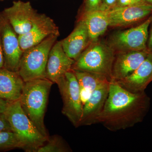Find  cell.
I'll return each instance as SVG.
<instances>
[{"label":"cell","instance_id":"obj_12","mask_svg":"<svg viewBox=\"0 0 152 152\" xmlns=\"http://www.w3.org/2000/svg\"><path fill=\"white\" fill-rule=\"evenodd\" d=\"M149 53L146 50L115 53L110 81H117L129 76L140 65Z\"/></svg>","mask_w":152,"mask_h":152},{"label":"cell","instance_id":"obj_4","mask_svg":"<svg viewBox=\"0 0 152 152\" xmlns=\"http://www.w3.org/2000/svg\"><path fill=\"white\" fill-rule=\"evenodd\" d=\"M115 52L106 42L91 43L75 61L72 69L89 72L105 77L110 81Z\"/></svg>","mask_w":152,"mask_h":152},{"label":"cell","instance_id":"obj_19","mask_svg":"<svg viewBox=\"0 0 152 152\" xmlns=\"http://www.w3.org/2000/svg\"><path fill=\"white\" fill-rule=\"evenodd\" d=\"M72 70L78 82L79 86L92 92L94 90L110 80L103 76L86 71Z\"/></svg>","mask_w":152,"mask_h":152},{"label":"cell","instance_id":"obj_25","mask_svg":"<svg viewBox=\"0 0 152 152\" xmlns=\"http://www.w3.org/2000/svg\"><path fill=\"white\" fill-rule=\"evenodd\" d=\"M80 93L81 100L82 101L83 105L84 106L90 98L92 92L83 87H80Z\"/></svg>","mask_w":152,"mask_h":152},{"label":"cell","instance_id":"obj_21","mask_svg":"<svg viewBox=\"0 0 152 152\" xmlns=\"http://www.w3.org/2000/svg\"><path fill=\"white\" fill-rule=\"evenodd\" d=\"M70 149L58 138L48 140L43 145L40 147L37 152H66L70 151Z\"/></svg>","mask_w":152,"mask_h":152},{"label":"cell","instance_id":"obj_3","mask_svg":"<svg viewBox=\"0 0 152 152\" xmlns=\"http://www.w3.org/2000/svg\"><path fill=\"white\" fill-rule=\"evenodd\" d=\"M12 131L16 134L27 152H37L49 138L43 135L22 108L20 100L11 102L4 113Z\"/></svg>","mask_w":152,"mask_h":152},{"label":"cell","instance_id":"obj_15","mask_svg":"<svg viewBox=\"0 0 152 152\" xmlns=\"http://www.w3.org/2000/svg\"><path fill=\"white\" fill-rule=\"evenodd\" d=\"M110 81L101 85L92 92L83 106L80 126H91L97 124L98 118L102 112L107 98Z\"/></svg>","mask_w":152,"mask_h":152},{"label":"cell","instance_id":"obj_22","mask_svg":"<svg viewBox=\"0 0 152 152\" xmlns=\"http://www.w3.org/2000/svg\"><path fill=\"white\" fill-rule=\"evenodd\" d=\"M102 0H84V5L83 12L99 10Z\"/></svg>","mask_w":152,"mask_h":152},{"label":"cell","instance_id":"obj_31","mask_svg":"<svg viewBox=\"0 0 152 152\" xmlns=\"http://www.w3.org/2000/svg\"><path fill=\"white\" fill-rule=\"evenodd\" d=\"M144 3H146L152 6V0H144Z\"/></svg>","mask_w":152,"mask_h":152},{"label":"cell","instance_id":"obj_30","mask_svg":"<svg viewBox=\"0 0 152 152\" xmlns=\"http://www.w3.org/2000/svg\"><path fill=\"white\" fill-rule=\"evenodd\" d=\"M144 3V0H131V5L140 4Z\"/></svg>","mask_w":152,"mask_h":152},{"label":"cell","instance_id":"obj_26","mask_svg":"<svg viewBox=\"0 0 152 152\" xmlns=\"http://www.w3.org/2000/svg\"><path fill=\"white\" fill-rule=\"evenodd\" d=\"M147 49L150 53H152V20L149 28L148 38L147 43Z\"/></svg>","mask_w":152,"mask_h":152},{"label":"cell","instance_id":"obj_7","mask_svg":"<svg viewBox=\"0 0 152 152\" xmlns=\"http://www.w3.org/2000/svg\"><path fill=\"white\" fill-rule=\"evenodd\" d=\"M56 84L62 98V113L77 127L80 126L83 105L81 100L78 82L72 70L60 78Z\"/></svg>","mask_w":152,"mask_h":152},{"label":"cell","instance_id":"obj_20","mask_svg":"<svg viewBox=\"0 0 152 152\" xmlns=\"http://www.w3.org/2000/svg\"><path fill=\"white\" fill-rule=\"evenodd\" d=\"M21 148L24 146L18 136L12 131L0 132V151Z\"/></svg>","mask_w":152,"mask_h":152},{"label":"cell","instance_id":"obj_32","mask_svg":"<svg viewBox=\"0 0 152 152\" xmlns=\"http://www.w3.org/2000/svg\"><path fill=\"white\" fill-rule=\"evenodd\" d=\"M5 1V0H0V1Z\"/></svg>","mask_w":152,"mask_h":152},{"label":"cell","instance_id":"obj_18","mask_svg":"<svg viewBox=\"0 0 152 152\" xmlns=\"http://www.w3.org/2000/svg\"><path fill=\"white\" fill-rule=\"evenodd\" d=\"M81 18L84 21L91 42L99 40L109 27L107 12L96 10L83 13Z\"/></svg>","mask_w":152,"mask_h":152},{"label":"cell","instance_id":"obj_2","mask_svg":"<svg viewBox=\"0 0 152 152\" xmlns=\"http://www.w3.org/2000/svg\"><path fill=\"white\" fill-rule=\"evenodd\" d=\"M53 82L46 78L25 82L20 100L24 111L40 132L48 138L44 124L49 93Z\"/></svg>","mask_w":152,"mask_h":152},{"label":"cell","instance_id":"obj_8","mask_svg":"<svg viewBox=\"0 0 152 152\" xmlns=\"http://www.w3.org/2000/svg\"><path fill=\"white\" fill-rule=\"evenodd\" d=\"M0 37L4 57V67L17 72L23 52L17 34L1 12H0Z\"/></svg>","mask_w":152,"mask_h":152},{"label":"cell","instance_id":"obj_23","mask_svg":"<svg viewBox=\"0 0 152 152\" xmlns=\"http://www.w3.org/2000/svg\"><path fill=\"white\" fill-rule=\"evenodd\" d=\"M117 0H102L99 10L107 12L116 7Z\"/></svg>","mask_w":152,"mask_h":152},{"label":"cell","instance_id":"obj_13","mask_svg":"<svg viewBox=\"0 0 152 152\" xmlns=\"http://www.w3.org/2000/svg\"><path fill=\"white\" fill-rule=\"evenodd\" d=\"M75 60L69 58L64 51L61 41H57L49 53L46 69V78L56 83L58 80L71 70Z\"/></svg>","mask_w":152,"mask_h":152},{"label":"cell","instance_id":"obj_28","mask_svg":"<svg viewBox=\"0 0 152 152\" xmlns=\"http://www.w3.org/2000/svg\"><path fill=\"white\" fill-rule=\"evenodd\" d=\"M131 0H117L116 7H122L130 6Z\"/></svg>","mask_w":152,"mask_h":152},{"label":"cell","instance_id":"obj_24","mask_svg":"<svg viewBox=\"0 0 152 152\" xmlns=\"http://www.w3.org/2000/svg\"><path fill=\"white\" fill-rule=\"evenodd\" d=\"M4 131H12L10 124L4 113H0V132Z\"/></svg>","mask_w":152,"mask_h":152},{"label":"cell","instance_id":"obj_5","mask_svg":"<svg viewBox=\"0 0 152 152\" xmlns=\"http://www.w3.org/2000/svg\"><path fill=\"white\" fill-rule=\"evenodd\" d=\"M58 37L49 36L40 43L23 52L18 73L24 81L46 78L49 53Z\"/></svg>","mask_w":152,"mask_h":152},{"label":"cell","instance_id":"obj_10","mask_svg":"<svg viewBox=\"0 0 152 152\" xmlns=\"http://www.w3.org/2000/svg\"><path fill=\"white\" fill-rule=\"evenodd\" d=\"M109 27H126L146 20L152 15V6L146 3L122 7L107 12Z\"/></svg>","mask_w":152,"mask_h":152},{"label":"cell","instance_id":"obj_1","mask_svg":"<svg viewBox=\"0 0 152 152\" xmlns=\"http://www.w3.org/2000/svg\"><path fill=\"white\" fill-rule=\"evenodd\" d=\"M151 99L145 92L134 94L110 81L107 98L97 124L112 132L132 127L143 121L149 110Z\"/></svg>","mask_w":152,"mask_h":152},{"label":"cell","instance_id":"obj_17","mask_svg":"<svg viewBox=\"0 0 152 152\" xmlns=\"http://www.w3.org/2000/svg\"><path fill=\"white\" fill-rule=\"evenodd\" d=\"M25 82L18 73L0 69V98L10 102L20 99Z\"/></svg>","mask_w":152,"mask_h":152},{"label":"cell","instance_id":"obj_6","mask_svg":"<svg viewBox=\"0 0 152 152\" xmlns=\"http://www.w3.org/2000/svg\"><path fill=\"white\" fill-rule=\"evenodd\" d=\"M152 20V15L138 26L115 32L106 42L115 53L146 50L149 28Z\"/></svg>","mask_w":152,"mask_h":152},{"label":"cell","instance_id":"obj_11","mask_svg":"<svg viewBox=\"0 0 152 152\" xmlns=\"http://www.w3.org/2000/svg\"><path fill=\"white\" fill-rule=\"evenodd\" d=\"M52 35L60 36L58 26L51 18L45 14L39 13L31 29L24 34L18 35L20 48L24 52Z\"/></svg>","mask_w":152,"mask_h":152},{"label":"cell","instance_id":"obj_9","mask_svg":"<svg viewBox=\"0 0 152 152\" xmlns=\"http://www.w3.org/2000/svg\"><path fill=\"white\" fill-rule=\"evenodd\" d=\"M1 12L18 35L27 33L39 15L31 3L21 1H15Z\"/></svg>","mask_w":152,"mask_h":152},{"label":"cell","instance_id":"obj_14","mask_svg":"<svg viewBox=\"0 0 152 152\" xmlns=\"http://www.w3.org/2000/svg\"><path fill=\"white\" fill-rule=\"evenodd\" d=\"M115 82L130 92L138 94L145 92L152 82V53H149L140 65L129 76Z\"/></svg>","mask_w":152,"mask_h":152},{"label":"cell","instance_id":"obj_27","mask_svg":"<svg viewBox=\"0 0 152 152\" xmlns=\"http://www.w3.org/2000/svg\"><path fill=\"white\" fill-rule=\"evenodd\" d=\"M11 102L0 98V113H4L5 112Z\"/></svg>","mask_w":152,"mask_h":152},{"label":"cell","instance_id":"obj_16","mask_svg":"<svg viewBox=\"0 0 152 152\" xmlns=\"http://www.w3.org/2000/svg\"><path fill=\"white\" fill-rule=\"evenodd\" d=\"M61 42L66 55L75 61L91 43L83 19L80 18L73 31Z\"/></svg>","mask_w":152,"mask_h":152},{"label":"cell","instance_id":"obj_29","mask_svg":"<svg viewBox=\"0 0 152 152\" xmlns=\"http://www.w3.org/2000/svg\"><path fill=\"white\" fill-rule=\"evenodd\" d=\"M4 67V57L1 40L0 37V69Z\"/></svg>","mask_w":152,"mask_h":152}]
</instances>
